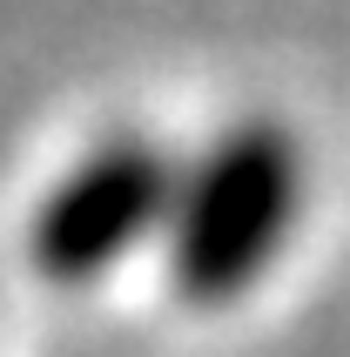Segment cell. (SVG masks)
<instances>
[{"mask_svg":"<svg viewBox=\"0 0 350 357\" xmlns=\"http://www.w3.org/2000/svg\"><path fill=\"white\" fill-rule=\"evenodd\" d=\"M310 196V155L290 121L243 115L182 155L175 202L162 222L169 290L195 310H229L290 250Z\"/></svg>","mask_w":350,"mask_h":357,"instance_id":"6da1fadb","label":"cell"},{"mask_svg":"<svg viewBox=\"0 0 350 357\" xmlns=\"http://www.w3.org/2000/svg\"><path fill=\"white\" fill-rule=\"evenodd\" d=\"M175 176H182V155L142 128H115V135L88 142L27 209L34 277L81 290V283H101L108 270H121L135 250L162 243Z\"/></svg>","mask_w":350,"mask_h":357,"instance_id":"7a4b0ae2","label":"cell"}]
</instances>
